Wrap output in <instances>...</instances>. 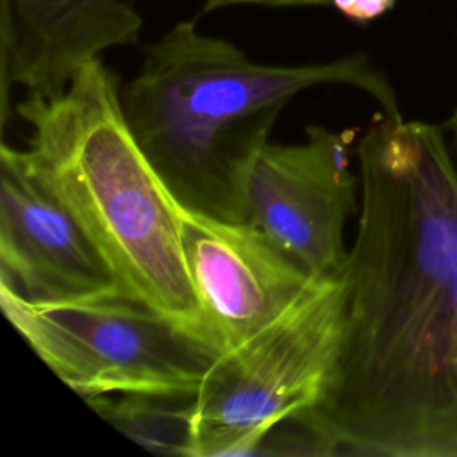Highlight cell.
I'll use <instances>...</instances> for the list:
<instances>
[{"mask_svg":"<svg viewBox=\"0 0 457 457\" xmlns=\"http://www.w3.org/2000/svg\"><path fill=\"white\" fill-rule=\"evenodd\" d=\"M357 161L339 355L289 423L316 455L457 457V164L439 127L386 114Z\"/></svg>","mask_w":457,"mask_h":457,"instance_id":"obj_1","label":"cell"},{"mask_svg":"<svg viewBox=\"0 0 457 457\" xmlns=\"http://www.w3.org/2000/svg\"><path fill=\"white\" fill-rule=\"evenodd\" d=\"M320 86L361 89L386 116H402L393 86L364 52L262 64L191 20L146 45L121 102L136 141L180 207L245 223L243 182L253 155L291 98Z\"/></svg>","mask_w":457,"mask_h":457,"instance_id":"obj_2","label":"cell"},{"mask_svg":"<svg viewBox=\"0 0 457 457\" xmlns=\"http://www.w3.org/2000/svg\"><path fill=\"white\" fill-rule=\"evenodd\" d=\"M16 114L30 127L27 154L37 175L121 289L204 337L179 204L127 123L118 73L95 59L61 93L27 95Z\"/></svg>","mask_w":457,"mask_h":457,"instance_id":"obj_3","label":"cell"},{"mask_svg":"<svg viewBox=\"0 0 457 457\" xmlns=\"http://www.w3.org/2000/svg\"><path fill=\"white\" fill-rule=\"evenodd\" d=\"M0 307L34 353L84 402L102 395L189 400L221 355L125 291L30 302L0 284Z\"/></svg>","mask_w":457,"mask_h":457,"instance_id":"obj_4","label":"cell"},{"mask_svg":"<svg viewBox=\"0 0 457 457\" xmlns=\"http://www.w3.org/2000/svg\"><path fill=\"white\" fill-rule=\"evenodd\" d=\"M345 320L343 273L316 278L271 325L221 353L189 402L191 457L252 455L312 409L334 371Z\"/></svg>","mask_w":457,"mask_h":457,"instance_id":"obj_5","label":"cell"},{"mask_svg":"<svg viewBox=\"0 0 457 457\" xmlns=\"http://www.w3.org/2000/svg\"><path fill=\"white\" fill-rule=\"evenodd\" d=\"M352 136L309 125L303 143H264L245 173V223L318 278L341 275L348 257L343 232L357 207Z\"/></svg>","mask_w":457,"mask_h":457,"instance_id":"obj_6","label":"cell"},{"mask_svg":"<svg viewBox=\"0 0 457 457\" xmlns=\"http://www.w3.org/2000/svg\"><path fill=\"white\" fill-rule=\"evenodd\" d=\"M202 334L227 353L282 316L318 278L259 228L179 205Z\"/></svg>","mask_w":457,"mask_h":457,"instance_id":"obj_7","label":"cell"},{"mask_svg":"<svg viewBox=\"0 0 457 457\" xmlns=\"http://www.w3.org/2000/svg\"><path fill=\"white\" fill-rule=\"evenodd\" d=\"M0 284L30 302L123 291L27 150H0Z\"/></svg>","mask_w":457,"mask_h":457,"instance_id":"obj_8","label":"cell"},{"mask_svg":"<svg viewBox=\"0 0 457 457\" xmlns=\"http://www.w3.org/2000/svg\"><path fill=\"white\" fill-rule=\"evenodd\" d=\"M137 0H4V89L61 93L109 48L136 45L145 25Z\"/></svg>","mask_w":457,"mask_h":457,"instance_id":"obj_9","label":"cell"},{"mask_svg":"<svg viewBox=\"0 0 457 457\" xmlns=\"http://www.w3.org/2000/svg\"><path fill=\"white\" fill-rule=\"evenodd\" d=\"M189 402L191 398L102 395L86 403L150 452L191 457Z\"/></svg>","mask_w":457,"mask_h":457,"instance_id":"obj_10","label":"cell"},{"mask_svg":"<svg viewBox=\"0 0 457 457\" xmlns=\"http://www.w3.org/2000/svg\"><path fill=\"white\" fill-rule=\"evenodd\" d=\"M396 0H330V7L337 9L346 20L355 23H370L395 7Z\"/></svg>","mask_w":457,"mask_h":457,"instance_id":"obj_11","label":"cell"},{"mask_svg":"<svg viewBox=\"0 0 457 457\" xmlns=\"http://www.w3.org/2000/svg\"><path fill=\"white\" fill-rule=\"evenodd\" d=\"M236 5H259V7H330V0H204L202 7L205 12Z\"/></svg>","mask_w":457,"mask_h":457,"instance_id":"obj_12","label":"cell"},{"mask_svg":"<svg viewBox=\"0 0 457 457\" xmlns=\"http://www.w3.org/2000/svg\"><path fill=\"white\" fill-rule=\"evenodd\" d=\"M448 127H450L452 136H453V143H455V155H457V105H455V109H453L452 116H450V120H448Z\"/></svg>","mask_w":457,"mask_h":457,"instance_id":"obj_13","label":"cell"}]
</instances>
